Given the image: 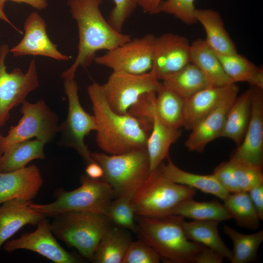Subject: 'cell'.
I'll return each instance as SVG.
<instances>
[{
  "mask_svg": "<svg viewBox=\"0 0 263 263\" xmlns=\"http://www.w3.org/2000/svg\"><path fill=\"white\" fill-rule=\"evenodd\" d=\"M190 62L200 70L212 86L233 83L225 73L218 55L204 39L199 38L190 44Z\"/></svg>",
  "mask_w": 263,
  "mask_h": 263,
  "instance_id": "obj_25",
  "label": "cell"
},
{
  "mask_svg": "<svg viewBox=\"0 0 263 263\" xmlns=\"http://www.w3.org/2000/svg\"><path fill=\"white\" fill-rule=\"evenodd\" d=\"M102 0H68L78 31V52L71 65L63 72L64 80L74 79L79 67L86 68L94 61L100 50L108 51L132 39L131 36L114 29L103 17L99 7Z\"/></svg>",
  "mask_w": 263,
  "mask_h": 263,
  "instance_id": "obj_1",
  "label": "cell"
},
{
  "mask_svg": "<svg viewBox=\"0 0 263 263\" xmlns=\"http://www.w3.org/2000/svg\"><path fill=\"white\" fill-rule=\"evenodd\" d=\"M234 84L222 86H210L185 100L183 127L190 131L218 105Z\"/></svg>",
  "mask_w": 263,
  "mask_h": 263,
  "instance_id": "obj_21",
  "label": "cell"
},
{
  "mask_svg": "<svg viewBox=\"0 0 263 263\" xmlns=\"http://www.w3.org/2000/svg\"><path fill=\"white\" fill-rule=\"evenodd\" d=\"M195 0H165L160 7V13L172 15L186 24L197 22L194 17Z\"/></svg>",
  "mask_w": 263,
  "mask_h": 263,
  "instance_id": "obj_37",
  "label": "cell"
},
{
  "mask_svg": "<svg viewBox=\"0 0 263 263\" xmlns=\"http://www.w3.org/2000/svg\"><path fill=\"white\" fill-rule=\"evenodd\" d=\"M21 104L20 112L22 116L19 122L10 128L6 136L0 135L1 153L12 144L33 137L47 143L58 132V116L44 100L34 103L25 100Z\"/></svg>",
  "mask_w": 263,
  "mask_h": 263,
  "instance_id": "obj_8",
  "label": "cell"
},
{
  "mask_svg": "<svg viewBox=\"0 0 263 263\" xmlns=\"http://www.w3.org/2000/svg\"><path fill=\"white\" fill-rule=\"evenodd\" d=\"M185 103V99L161 83L152 100L153 116L169 126L181 129L184 125Z\"/></svg>",
  "mask_w": 263,
  "mask_h": 263,
  "instance_id": "obj_26",
  "label": "cell"
},
{
  "mask_svg": "<svg viewBox=\"0 0 263 263\" xmlns=\"http://www.w3.org/2000/svg\"><path fill=\"white\" fill-rule=\"evenodd\" d=\"M11 0L18 3H24L38 10H42L47 6V0Z\"/></svg>",
  "mask_w": 263,
  "mask_h": 263,
  "instance_id": "obj_44",
  "label": "cell"
},
{
  "mask_svg": "<svg viewBox=\"0 0 263 263\" xmlns=\"http://www.w3.org/2000/svg\"><path fill=\"white\" fill-rule=\"evenodd\" d=\"M85 172L89 178L95 180H101L104 175L103 168L95 161L88 164Z\"/></svg>",
  "mask_w": 263,
  "mask_h": 263,
  "instance_id": "obj_43",
  "label": "cell"
},
{
  "mask_svg": "<svg viewBox=\"0 0 263 263\" xmlns=\"http://www.w3.org/2000/svg\"><path fill=\"white\" fill-rule=\"evenodd\" d=\"M164 0H136L139 6L145 13L151 15L160 13V7Z\"/></svg>",
  "mask_w": 263,
  "mask_h": 263,
  "instance_id": "obj_42",
  "label": "cell"
},
{
  "mask_svg": "<svg viewBox=\"0 0 263 263\" xmlns=\"http://www.w3.org/2000/svg\"><path fill=\"white\" fill-rule=\"evenodd\" d=\"M155 37L152 34L131 39L95 56L94 62L113 72L142 74L152 68L153 44Z\"/></svg>",
  "mask_w": 263,
  "mask_h": 263,
  "instance_id": "obj_12",
  "label": "cell"
},
{
  "mask_svg": "<svg viewBox=\"0 0 263 263\" xmlns=\"http://www.w3.org/2000/svg\"><path fill=\"white\" fill-rule=\"evenodd\" d=\"M53 217L50 224L53 234L92 261L102 236L110 226L108 217L103 214L73 211Z\"/></svg>",
  "mask_w": 263,
  "mask_h": 263,
  "instance_id": "obj_5",
  "label": "cell"
},
{
  "mask_svg": "<svg viewBox=\"0 0 263 263\" xmlns=\"http://www.w3.org/2000/svg\"><path fill=\"white\" fill-rule=\"evenodd\" d=\"M64 88L68 99V113L66 119L59 126L58 143L76 150L88 164L94 162L84 139L91 132L96 131L94 117L82 107L78 87L74 79L64 80Z\"/></svg>",
  "mask_w": 263,
  "mask_h": 263,
  "instance_id": "obj_9",
  "label": "cell"
},
{
  "mask_svg": "<svg viewBox=\"0 0 263 263\" xmlns=\"http://www.w3.org/2000/svg\"><path fill=\"white\" fill-rule=\"evenodd\" d=\"M1 154H2V153H1V150H0V157H1Z\"/></svg>",
  "mask_w": 263,
  "mask_h": 263,
  "instance_id": "obj_46",
  "label": "cell"
},
{
  "mask_svg": "<svg viewBox=\"0 0 263 263\" xmlns=\"http://www.w3.org/2000/svg\"><path fill=\"white\" fill-rule=\"evenodd\" d=\"M213 174L230 193L247 192L263 183L262 167L232 159L221 163Z\"/></svg>",
  "mask_w": 263,
  "mask_h": 263,
  "instance_id": "obj_19",
  "label": "cell"
},
{
  "mask_svg": "<svg viewBox=\"0 0 263 263\" xmlns=\"http://www.w3.org/2000/svg\"><path fill=\"white\" fill-rule=\"evenodd\" d=\"M194 17L204 27L207 45L217 54L237 53L234 42L226 30L220 14L210 9H196Z\"/></svg>",
  "mask_w": 263,
  "mask_h": 263,
  "instance_id": "obj_22",
  "label": "cell"
},
{
  "mask_svg": "<svg viewBox=\"0 0 263 263\" xmlns=\"http://www.w3.org/2000/svg\"><path fill=\"white\" fill-rule=\"evenodd\" d=\"M46 217L37 224L36 229L25 233L17 239L5 243L7 252L26 249L36 252L55 263H77L81 260L76 255L65 250L57 242Z\"/></svg>",
  "mask_w": 263,
  "mask_h": 263,
  "instance_id": "obj_13",
  "label": "cell"
},
{
  "mask_svg": "<svg viewBox=\"0 0 263 263\" xmlns=\"http://www.w3.org/2000/svg\"><path fill=\"white\" fill-rule=\"evenodd\" d=\"M160 259L153 248L141 240L131 243L121 263H158Z\"/></svg>",
  "mask_w": 263,
  "mask_h": 263,
  "instance_id": "obj_38",
  "label": "cell"
},
{
  "mask_svg": "<svg viewBox=\"0 0 263 263\" xmlns=\"http://www.w3.org/2000/svg\"><path fill=\"white\" fill-rule=\"evenodd\" d=\"M132 200L126 197H115L110 203L106 216L118 226L136 231V224Z\"/></svg>",
  "mask_w": 263,
  "mask_h": 263,
  "instance_id": "obj_36",
  "label": "cell"
},
{
  "mask_svg": "<svg viewBox=\"0 0 263 263\" xmlns=\"http://www.w3.org/2000/svg\"><path fill=\"white\" fill-rule=\"evenodd\" d=\"M113 1L114 6L111 11L107 21L114 29L122 32L124 23L137 6L136 0H113Z\"/></svg>",
  "mask_w": 263,
  "mask_h": 263,
  "instance_id": "obj_39",
  "label": "cell"
},
{
  "mask_svg": "<svg viewBox=\"0 0 263 263\" xmlns=\"http://www.w3.org/2000/svg\"><path fill=\"white\" fill-rule=\"evenodd\" d=\"M224 257L215 251L204 246L201 251L196 256L195 263H221Z\"/></svg>",
  "mask_w": 263,
  "mask_h": 263,
  "instance_id": "obj_41",
  "label": "cell"
},
{
  "mask_svg": "<svg viewBox=\"0 0 263 263\" xmlns=\"http://www.w3.org/2000/svg\"><path fill=\"white\" fill-rule=\"evenodd\" d=\"M167 159L168 163L166 164L162 163L159 168L163 174L173 182L199 189L223 201L230 193L213 173L203 175L189 172L176 166L169 157Z\"/></svg>",
  "mask_w": 263,
  "mask_h": 263,
  "instance_id": "obj_23",
  "label": "cell"
},
{
  "mask_svg": "<svg viewBox=\"0 0 263 263\" xmlns=\"http://www.w3.org/2000/svg\"><path fill=\"white\" fill-rule=\"evenodd\" d=\"M223 69L232 83L247 82L263 89V70L238 52L217 54Z\"/></svg>",
  "mask_w": 263,
  "mask_h": 263,
  "instance_id": "obj_32",
  "label": "cell"
},
{
  "mask_svg": "<svg viewBox=\"0 0 263 263\" xmlns=\"http://www.w3.org/2000/svg\"><path fill=\"white\" fill-rule=\"evenodd\" d=\"M5 1L0 0V19L4 20V21L7 22L8 23L10 24L13 27H14L16 30L19 32L20 33H22V31H20L17 28H16L10 21L8 17L6 15L4 11V5Z\"/></svg>",
  "mask_w": 263,
  "mask_h": 263,
  "instance_id": "obj_45",
  "label": "cell"
},
{
  "mask_svg": "<svg viewBox=\"0 0 263 263\" xmlns=\"http://www.w3.org/2000/svg\"><path fill=\"white\" fill-rule=\"evenodd\" d=\"M250 120L244 138L230 158L263 168V89L253 87Z\"/></svg>",
  "mask_w": 263,
  "mask_h": 263,
  "instance_id": "obj_15",
  "label": "cell"
},
{
  "mask_svg": "<svg viewBox=\"0 0 263 263\" xmlns=\"http://www.w3.org/2000/svg\"><path fill=\"white\" fill-rule=\"evenodd\" d=\"M87 91L96 125V142L102 150L109 154H118L146 148L150 130L129 113L114 112L107 102L101 84L94 82Z\"/></svg>",
  "mask_w": 263,
  "mask_h": 263,
  "instance_id": "obj_2",
  "label": "cell"
},
{
  "mask_svg": "<svg viewBox=\"0 0 263 263\" xmlns=\"http://www.w3.org/2000/svg\"><path fill=\"white\" fill-rule=\"evenodd\" d=\"M181 135L180 129L165 124L153 115L151 129L146 145L150 171L158 168L165 159L169 157L170 146L178 140Z\"/></svg>",
  "mask_w": 263,
  "mask_h": 263,
  "instance_id": "obj_24",
  "label": "cell"
},
{
  "mask_svg": "<svg viewBox=\"0 0 263 263\" xmlns=\"http://www.w3.org/2000/svg\"><path fill=\"white\" fill-rule=\"evenodd\" d=\"M132 242L127 231L110 226L102 236L92 261L95 263H121Z\"/></svg>",
  "mask_w": 263,
  "mask_h": 263,
  "instance_id": "obj_31",
  "label": "cell"
},
{
  "mask_svg": "<svg viewBox=\"0 0 263 263\" xmlns=\"http://www.w3.org/2000/svg\"><path fill=\"white\" fill-rule=\"evenodd\" d=\"M239 92V88L235 83L218 105L190 130L185 143L188 150L202 152L210 142L221 137L228 112Z\"/></svg>",
  "mask_w": 263,
  "mask_h": 263,
  "instance_id": "obj_17",
  "label": "cell"
},
{
  "mask_svg": "<svg viewBox=\"0 0 263 263\" xmlns=\"http://www.w3.org/2000/svg\"><path fill=\"white\" fill-rule=\"evenodd\" d=\"M161 83L151 71L142 74L113 72L101 86L111 108L126 114L142 95L155 92Z\"/></svg>",
  "mask_w": 263,
  "mask_h": 263,
  "instance_id": "obj_11",
  "label": "cell"
},
{
  "mask_svg": "<svg viewBox=\"0 0 263 263\" xmlns=\"http://www.w3.org/2000/svg\"><path fill=\"white\" fill-rule=\"evenodd\" d=\"M161 80L165 86L185 100L198 91L212 86L200 70L191 62L164 76Z\"/></svg>",
  "mask_w": 263,
  "mask_h": 263,
  "instance_id": "obj_30",
  "label": "cell"
},
{
  "mask_svg": "<svg viewBox=\"0 0 263 263\" xmlns=\"http://www.w3.org/2000/svg\"><path fill=\"white\" fill-rule=\"evenodd\" d=\"M114 198L111 187L101 180L86 175L81 177V185L71 191L59 192L56 200L49 204H30L36 211L46 217H53L67 211H85L106 215L108 207Z\"/></svg>",
  "mask_w": 263,
  "mask_h": 263,
  "instance_id": "obj_7",
  "label": "cell"
},
{
  "mask_svg": "<svg viewBox=\"0 0 263 263\" xmlns=\"http://www.w3.org/2000/svg\"><path fill=\"white\" fill-rule=\"evenodd\" d=\"M195 194V189L173 182L158 167L150 171L132 202L136 215L164 217L179 203L193 198Z\"/></svg>",
  "mask_w": 263,
  "mask_h": 263,
  "instance_id": "obj_6",
  "label": "cell"
},
{
  "mask_svg": "<svg viewBox=\"0 0 263 263\" xmlns=\"http://www.w3.org/2000/svg\"><path fill=\"white\" fill-rule=\"evenodd\" d=\"M31 201L13 199L0 207V248L12 236L26 225H37L46 216L30 206Z\"/></svg>",
  "mask_w": 263,
  "mask_h": 263,
  "instance_id": "obj_20",
  "label": "cell"
},
{
  "mask_svg": "<svg viewBox=\"0 0 263 263\" xmlns=\"http://www.w3.org/2000/svg\"><path fill=\"white\" fill-rule=\"evenodd\" d=\"M223 205L237 225L256 230L260 227V219L247 192L231 193L223 200Z\"/></svg>",
  "mask_w": 263,
  "mask_h": 263,
  "instance_id": "obj_35",
  "label": "cell"
},
{
  "mask_svg": "<svg viewBox=\"0 0 263 263\" xmlns=\"http://www.w3.org/2000/svg\"><path fill=\"white\" fill-rule=\"evenodd\" d=\"M219 223L211 220L186 222L184 219L182 226L189 240L215 251L230 261L232 250L220 236L218 228Z\"/></svg>",
  "mask_w": 263,
  "mask_h": 263,
  "instance_id": "obj_29",
  "label": "cell"
},
{
  "mask_svg": "<svg viewBox=\"0 0 263 263\" xmlns=\"http://www.w3.org/2000/svg\"><path fill=\"white\" fill-rule=\"evenodd\" d=\"M10 52L7 44L0 46V127L9 119L10 112L21 104L39 86L36 60L33 59L25 73L19 68L7 71L5 60Z\"/></svg>",
  "mask_w": 263,
  "mask_h": 263,
  "instance_id": "obj_10",
  "label": "cell"
},
{
  "mask_svg": "<svg viewBox=\"0 0 263 263\" xmlns=\"http://www.w3.org/2000/svg\"><path fill=\"white\" fill-rule=\"evenodd\" d=\"M260 221L263 220V183L247 191Z\"/></svg>",
  "mask_w": 263,
  "mask_h": 263,
  "instance_id": "obj_40",
  "label": "cell"
},
{
  "mask_svg": "<svg viewBox=\"0 0 263 263\" xmlns=\"http://www.w3.org/2000/svg\"><path fill=\"white\" fill-rule=\"evenodd\" d=\"M42 184L40 171L33 164L12 171L0 172V204L17 198L31 201Z\"/></svg>",
  "mask_w": 263,
  "mask_h": 263,
  "instance_id": "obj_18",
  "label": "cell"
},
{
  "mask_svg": "<svg viewBox=\"0 0 263 263\" xmlns=\"http://www.w3.org/2000/svg\"><path fill=\"white\" fill-rule=\"evenodd\" d=\"M44 19L36 12L30 14L24 23V34L19 42L10 49L14 56L25 55L41 56L58 61L70 59L59 52L46 32Z\"/></svg>",
  "mask_w": 263,
  "mask_h": 263,
  "instance_id": "obj_16",
  "label": "cell"
},
{
  "mask_svg": "<svg viewBox=\"0 0 263 263\" xmlns=\"http://www.w3.org/2000/svg\"><path fill=\"white\" fill-rule=\"evenodd\" d=\"M224 232L233 243L230 263H248L257 260L258 250L263 241V230L245 234L228 225H225Z\"/></svg>",
  "mask_w": 263,
  "mask_h": 263,
  "instance_id": "obj_34",
  "label": "cell"
},
{
  "mask_svg": "<svg viewBox=\"0 0 263 263\" xmlns=\"http://www.w3.org/2000/svg\"><path fill=\"white\" fill-rule=\"evenodd\" d=\"M46 143L37 139L27 140L12 144L2 152L0 157V172H7L26 166L35 159H44Z\"/></svg>",
  "mask_w": 263,
  "mask_h": 263,
  "instance_id": "obj_28",
  "label": "cell"
},
{
  "mask_svg": "<svg viewBox=\"0 0 263 263\" xmlns=\"http://www.w3.org/2000/svg\"><path fill=\"white\" fill-rule=\"evenodd\" d=\"M92 158L103 168L101 180L112 188L115 197H133L148 178L150 165L146 148L118 154L91 152Z\"/></svg>",
  "mask_w": 263,
  "mask_h": 263,
  "instance_id": "obj_4",
  "label": "cell"
},
{
  "mask_svg": "<svg viewBox=\"0 0 263 263\" xmlns=\"http://www.w3.org/2000/svg\"><path fill=\"white\" fill-rule=\"evenodd\" d=\"M184 219L177 215L164 217L137 215L136 232L160 259L172 263H194L196 256L204 246L187 238L182 226Z\"/></svg>",
  "mask_w": 263,
  "mask_h": 263,
  "instance_id": "obj_3",
  "label": "cell"
},
{
  "mask_svg": "<svg viewBox=\"0 0 263 263\" xmlns=\"http://www.w3.org/2000/svg\"><path fill=\"white\" fill-rule=\"evenodd\" d=\"M252 89L238 95L231 106L221 137L233 141L237 147L241 143L248 126L251 113Z\"/></svg>",
  "mask_w": 263,
  "mask_h": 263,
  "instance_id": "obj_27",
  "label": "cell"
},
{
  "mask_svg": "<svg viewBox=\"0 0 263 263\" xmlns=\"http://www.w3.org/2000/svg\"><path fill=\"white\" fill-rule=\"evenodd\" d=\"M190 44L184 36L163 34L154 39L151 71L159 80L190 62Z\"/></svg>",
  "mask_w": 263,
  "mask_h": 263,
  "instance_id": "obj_14",
  "label": "cell"
},
{
  "mask_svg": "<svg viewBox=\"0 0 263 263\" xmlns=\"http://www.w3.org/2000/svg\"><path fill=\"white\" fill-rule=\"evenodd\" d=\"M169 215H177L197 221L211 220L219 222L231 219L223 204L217 200L198 202L193 198L179 203L172 209Z\"/></svg>",
  "mask_w": 263,
  "mask_h": 263,
  "instance_id": "obj_33",
  "label": "cell"
}]
</instances>
